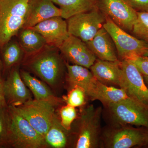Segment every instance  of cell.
I'll return each instance as SVG.
<instances>
[{"instance_id":"cell-1","label":"cell","mask_w":148,"mask_h":148,"mask_svg":"<svg viewBox=\"0 0 148 148\" xmlns=\"http://www.w3.org/2000/svg\"><path fill=\"white\" fill-rule=\"evenodd\" d=\"M59 51L58 48L47 45L37 53L28 56L25 63L29 70L53 89L61 82L65 66Z\"/></svg>"},{"instance_id":"cell-2","label":"cell","mask_w":148,"mask_h":148,"mask_svg":"<svg viewBox=\"0 0 148 148\" xmlns=\"http://www.w3.org/2000/svg\"><path fill=\"white\" fill-rule=\"evenodd\" d=\"M9 147L14 148H43L48 147L43 138L19 113L15 107L7 108Z\"/></svg>"},{"instance_id":"cell-3","label":"cell","mask_w":148,"mask_h":148,"mask_svg":"<svg viewBox=\"0 0 148 148\" xmlns=\"http://www.w3.org/2000/svg\"><path fill=\"white\" fill-rule=\"evenodd\" d=\"M30 1L0 0V47L23 29Z\"/></svg>"},{"instance_id":"cell-4","label":"cell","mask_w":148,"mask_h":148,"mask_svg":"<svg viewBox=\"0 0 148 148\" xmlns=\"http://www.w3.org/2000/svg\"><path fill=\"white\" fill-rule=\"evenodd\" d=\"M102 109L93 105L83 110L80 116L77 120L76 132L74 147H99L101 142V121Z\"/></svg>"},{"instance_id":"cell-5","label":"cell","mask_w":148,"mask_h":148,"mask_svg":"<svg viewBox=\"0 0 148 148\" xmlns=\"http://www.w3.org/2000/svg\"><path fill=\"white\" fill-rule=\"evenodd\" d=\"M15 109L44 138L56 115L57 106L49 101L32 99Z\"/></svg>"},{"instance_id":"cell-6","label":"cell","mask_w":148,"mask_h":148,"mask_svg":"<svg viewBox=\"0 0 148 148\" xmlns=\"http://www.w3.org/2000/svg\"><path fill=\"white\" fill-rule=\"evenodd\" d=\"M106 17V22L103 27L112 39L118 57L122 60L130 59L135 56L148 55L147 43L129 34L109 17Z\"/></svg>"},{"instance_id":"cell-7","label":"cell","mask_w":148,"mask_h":148,"mask_svg":"<svg viewBox=\"0 0 148 148\" xmlns=\"http://www.w3.org/2000/svg\"><path fill=\"white\" fill-rule=\"evenodd\" d=\"M148 132L126 125H116L102 133L101 142L104 147L130 148L147 144Z\"/></svg>"},{"instance_id":"cell-8","label":"cell","mask_w":148,"mask_h":148,"mask_svg":"<svg viewBox=\"0 0 148 148\" xmlns=\"http://www.w3.org/2000/svg\"><path fill=\"white\" fill-rule=\"evenodd\" d=\"M116 123L143 126L148 129V107L130 97L107 106Z\"/></svg>"},{"instance_id":"cell-9","label":"cell","mask_w":148,"mask_h":148,"mask_svg":"<svg viewBox=\"0 0 148 148\" xmlns=\"http://www.w3.org/2000/svg\"><path fill=\"white\" fill-rule=\"evenodd\" d=\"M66 20L69 34L87 42L103 27L106 17L96 8L87 12L78 14Z\"/></svg>"},{"instance_id":"cell-10","label":"cell","mask_w":148,"mask_h":148,"mask_svg":"<svg viewBox=\"0 0 148 148\" xmlns=\"http://www.w3.org/2000/svg\"><path fill=\"white\" fill-rule=\"evenodd\" d=\"M98 8L120 28L127 32H132L137 18V12L124 0H98Z\"/></svg>"},{"instance_id":"cell-11","label":"cell","mask_w":148,"mask_h":148,"mask_svg":"<svg viewBox=\"0 0 148 148\" xmlns=\"http://www.w3.org/2000/svg\"><path fill=\"white\" fill-rule=\"evenodd\" d=\"M124 87L129 97L148 107V87L143 75L133 63L126 59L121 61Z\"/></svg>"},{"instance_id":"cell-12","label":"cell","mask_w":148,"mask_h":148,"mask_svg":"<svg viewBox=\"0 0 148 148\" xmlns=\"http://www.w3.org/2000/svg\"><path fill=\"white\" fill-rule=\"evenodd\" d=\"M58 49L67 61L88 69L90 68L97 59L86 42L72 35H70Z\"/></svg>"},{"instance_id":"cell-13","label":"cell","mask_w":148,"mask_h":148,"mask_svg":"<svg viewBox=\"0 0 148 148\" xmlns=\"http://www.w3.org/2000/svg\"><path fill=\"white\" fill-rule=\"evenodd\" d=\"M64 19L61 16H55L31 28L42 36L47 45L58 48L70 36L67 21Z\"/></svg>"},{"instance_id":"cell-14","label":"cell","mask_w":148,"mask_h":148,"mask_svg":"<svg viewBox=\"0 0 148 148\" xmlns=\"http://www.w3.org/2000/svg\"><path fill=\"white\" fill-rule=\"evenodd\" d=\"M8 106H18L32 98V92L21 78L18 68L11 71L4 83Z\"/></svg>"},{"instance_id":"cell-15","label":"cell","mask_w":148,"mask_h":148,"mask_svg":"<svg viewBox=\"0 0 148 148\" xmlns=\"http://www.w3.org/2000/svg\"><path fill=\"white\" fill-rule=\"evenodd\" d=\"M61 15V9L52 0H31L23 29L32 28L42 21Z\"/></svg>"},{"instance_id":"cell-16","label":"cell","mask_w":148,"mask_h":148,"mask_svg":"<svg viewBox=\"0 0 148 148\" xmlns=\"http://www.w3.org/2000/svg\"><path fill=\"white\" fill-rule=\"evenodd\" d=\"M90 69L93 76L100 82L123 88V76L119 60L110 61L98 58Z\"/></svg>"},{"instance_id":"cell-17","label":"cell","mask_w":148,"mask_h":148,"mask_svg":"<svg viewBox=\"0 0 148 148\" xmlns=\"http://www.w3.org/2000/svg\"><path fill=\"white\" fill-rule=\"evenodd\" d=\"M65 64L67 71L66 81L70 88L75 86L81 87L84 90L86 96L92 101L98 80L91 72L83 66L71 65L66 62Z\"/></svg>"},{"instance_id":"cell-18","label":"cell","mask_w":148,"mask_h":148,"mask_svg":"<svg viewBox=\"0 0 148 148\" xmlns=\"http://www.w3.org/2000/svg\"><path fill=\"white\" fill-rule=\"evenodd\" d=\"M86 43L96 58L104 61H119L114 43L103 27L92 39Z\"/></svg>"},{"instance_id":"cell-19","label":"cell","mask_w":148,"mask_h":148,"mask_svg":"<svg viewBox=\"0 0 148 148\" xmlns=\"http://www.w3.org/2000/svg\"><path fill=\"white\" fill-rule=\"evenodd\" d=\"M20 75L24 83L33 93L36 100L49 101L57 106L64 101L63 99L56 96L45 82L33 77L29 72L21 71Z\"/></svg>"},{"instance_id":"cell-20","label":"cell","mask_w":148,"mask_h":148,"mask_svg":"<svg viewBox=\"0 0 148 148\" xmlns=\"http://www.w3.org/2000/svg\"><path fill=\"white\" fill-rule=\"evenodd\" d=\"M59 6L61 16L67 19L78 14L87 12L98 8V0H52Z\"/></svg>"},{"instance_id":"cell-21","label":"cell","mask_w":148,"mask_h":148,"mask_svg":"<svg viewBox=\"0 0 148 148\" xmlns=\"http://www.w3.org/2000/svg\"><path fill=\"white\" fill-rule=\"evenodd\" d=\"M19 41L24 52L28 56L37 53L47 45L42 36L31 28L21 29Z\"/></svg>"},{"instance_id":"cell-22","label":"cell","mask_w":148,"mask_h":148,"mask_svg":"<svg viewBox=\"0 0 148 148\" xmlns=\"http://www.w3.org/2000/svg\"><path fill=\"white\" fill-rule=\"evenodd\" d=\"M128 97L123 88L110 86L97 81L93 101L98 100L107 106L118 103Z\"/></svg>"},{"instance_id":"cell-23","label":"cell","mask_w":148,"mask_h":148,"mask_svg":"<svg viewBox=\"0 0 148 148\" xmlns=\"http://www.w3.org/2000/svg\"><path fill=\"white\" fill-rule=\"evenodd\" d=\"M69 132L62 126L59 117L56 114L45 137V141L48 147L54 148L66 147L69 141Z\"/></svg>"},{"instance_id":"cell-24","label":"cell","mask_w":148,"mask_h":148,"mask_svg":"<svg viewBox=\"0 0 148 148\" xmlns=\"http://www.w3.org/2000/svg\"><path fill=\"white\" fill-rule=\"evenodd\" d=\"M7 44L3 51V62L5 67L9 69L21 61L24 52L20 44L17 42H8Z\"/></svg>"},{"instance_id":"cell-25","label":"cell","mask_w":148,"mask_h":148,"mask_svg":"<svg viewBox=\"0 0 148 148\" xmlns=\"http://www.w3.org/2000/svg\"><path fill=\"white\" fill-rule=\"evenodd\" d=\"M137 15L131 33L148 44V12H137Z\"/></svg>"},{"instance_id":"cell-26","label":"cell","mask_w":148,"mask_h":148,"mask_svg":"<svg viewBox=\"0 0 148 148\" xmlns=\"http://www.w3.org/2000/svg\"><path fill=\"white\" fill-rule=\"evenodd\" d=\"M86 94L84 90L78 86L70 88L68 95L63 97V100L67 105L77 108L81 107L85 103Z\"/></svg>"},{"instance_id":"cell-27","label":"cell","mask_w":148,"mask_h":148,"mask_svg":"<svg viewBox=\"0 0 148 148\" xmlns=\"http://www.w3.org/2000/svg\"><path fill=\"white\" fill-rule=\"evenodd\" d=\"M59 119L62 126L68 131H71L73 123L77 116L75 108L66 105L59 110Z\"/></svg>"},{"instance_id":"cell-28","label":"cell","mask_w":148,"mask_h":148,"mask_svg":"<svg viewBox=\"0 0 148 148\" xmlns=\"http://www.w3.org/2000/svg\"><path fill=\"white\" fill-rule=\"evenodd\" d=\"M7 108L0 110V147H9Z\"/></svg>"},{"instance_id":"cell-29","label":"cell","mask_w":148,"mask_h":148,"mask_svg":"<svg viewBox=\"0 0 148 148\" xmlns=\"http://www.w3.org/2000/svg\"><path fill=\"white\" fill-rule=\"evenodd\" d=\"M126 60L133 63L143 75L148 76V55L135 56Z\"/></svg>"},{"instance_id":"cell-30","label":"cell","mask_w":148,"mask_h":148,"mask_svg":"<svg viewBox=\"0 0 148 148\" xmlns=\"http://www.w3.org/2000/svg\"><path fill=\"white\" fill-rule=\"evenodd\" d=\"M136 12H148V0H124Z\"/></svg>"},{"instance_id":"cell-31","label":"cell","mask_w":148,"mask_h":148,"mask_svg":"<svg viewBox=\"0 0 148 148\" xmlns=\"http://www.w3.org/2000/svg\"><path fill=\"white\" fill-rule=\"evenodd\" d=\"M0 69V110L5 108L8 107L7 103L6 101L5 95L4 88V80L2 77Z\"/></svg>"},{"instance_id":"cell-32","label":"cell","mask_w":148,"mask_h":148,"mask_svg":"<svg viewBox=\"0 0 148 148\" xmlns=\"http://www.w3.org/2000/svg\"><path fill=\"white\" fill-rule=\"evenodd\" d=\"M143 77H144V80H145V82L147 84L148 86V76L145 75H143Z\"/></svg>"},{"instance_id":"cell-33","label":"cell","mask_w":148,"mask_h":148,"mask_svg":"<svg viewBox=\"0 0 148 148\" xmlns=\"http://www.w3.org/2000/svg\"><path fill=\"white\" fill-rule=\"evenodd\" d=\"M3 67V62H2L1 60L0 59V69H1Z\"/></svg>"},{"instance_id":"cell-34","label":"cell","mask_w":148,"mask_h":148,"mask_svg":"<svg viewBox=\"0 0 148 148\" xmlns=\"http://www.w3.org/2000/svg\"><path fill=\"white\" fill-rule=\"evenodd\" d=\"M147 144H148V137L147 142Z\"/></svg>"}]
</instances>
